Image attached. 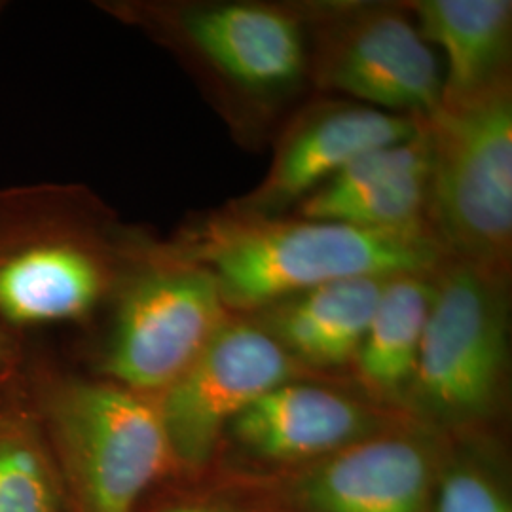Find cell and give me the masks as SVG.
I'll return each instance as SVG.
<instances>
[{
    "label": "cell",
    "instance_id": "6da1fadb",
    "mask_svg": "<svg viewBox=\"0 0 512 512\" xmlns=\"http://www.w3.org/2000/svg\"><path fill=\"white\" fill-rule=\"evenodd\" d=\"M171 260L213 275L226 308L251 315L351 277L433 274L446 258L429 232H380L327 220H285L226 209L152 243Z\"/></svg>",
    "mask_w": 512,
    "mask_h": 512
},
{
    "label": "cell",
    "instance_id": "7a4b0ae2",
    "mask_svg": "<svg viewBox=\"0 0 512 512\" xmlns=\"http://www.w3.org/2000/svg\"><path fill=\"white\" fill-rule=\"evenodd\" d=\"M71 512H137L175 473L158 397L101 376H25Z\"/></svg>",
    "mask_w": 512,
    "mask_h": 512
},
{
    "label": "cell",
    "instance_id": "3957f363",
    "mask_svg": "<svg viewBox=\"0 0 512 512\" xmlns=\"http://www.w3.org/2000/svg\"><path fill=\"white\" fill-rule=\"evenodd\" d=\"M404 414L439 435L473 433L503 401L509 277L444 258Z\"/></svg>",
    "mask_w": 512,
    "mask_h": 512
},
{
    "label": "cell",
    "instance_id": "277c9868",
    "mask_svg": "<svg viewBox=\"0 0 512 512\" xmlns=\"http://www.w3.org/2000/svg\"><path fill=\"white\" fill-rule=\"evenodd\" d=\"M431 152L427 226L446 258L511 274L512 86L440 103L423 120Z\"/></svg>",
    "mask_w": 512,
    "mask_h": 512
},
{
    "label": "cell",
    "instance_id": "5b68a950",
    "mask_svg": "<svg viewBox=\"0 0 512 512\" xmlns=\"http://www.w3.org/2000/svg\"><path fill=\"white\" fill-rule=\"evenodd\" d=\"M114 313L99 359L101 378L158 397L230 319L213 275L129 243L128 268L114 293Z\"/></svg>",
    "mask_w": 512,
    "mask_h": 512
},
{
    "label": "cell",
    "instance_id": "8992f818",
    "mask_svg": "<svg viewBox=\"0 0 512 512\" xmlns=\"http://www.w3.org/2000/svg\"><path fill=\"white\" fill-rule=\"evenodd\" d=\"M103 10L249 99L285 97L308 78L298 10L264 2H105Z\"/></svg>",
    "mask_w": 512,
    "mask_h": 512
},
{
    "label": "cell",
    "instance_id": "52a82bcc",
    "mask_svg": "<svg viewBox=\"0 0 512 512\" xmlns=\"http://www.w3.org/2000/svg\"><path fill=\"white\" fill-rule=\"evenodd\" d=\"M311 12L308 78L319 90L421 122L439 109V59L404 6L336 4Z\"/></svg>",
    "mask_w": 512,
    "mask_h": 512
},
{
    "label": "cell",
    "instance_id": "ba28073f",
    "mask_svg": "<svg viewBox=\"0 0 512 512\" xmlns=\"http://www.w3.org/2000/svg\"><path fill=\"white\" fill-rule=\"evenodd\" d=\"M304 368L245 315H230L194 363L158 395L173 469H207L230 423L277 385L304 378Z\"/></svg>",
    "mask_w": 512,
    "mask_h": 512
},
{
    "label": "cell",
    "instance_id": "9c48e42d",
    "mask_svg": "<svg viewBox=\"0 0 512 512\" xmlns=\"http://www.w3.org/2000/svg\"><path fill=\"white\" fill-rule=\"evenodd\" d=\"M99 209L55 224L0 256V325L18 330L78 323L112 296L129 243L105 238Z\"/></svg>",
    "mask_w": 512,
    "mask_h": 512
},
{
    "label": "cell",
    "instance_id": "30bf717a",
    "mask_svg": "<svg viewBox=\"0 0 512 512\" xmlns=\"http://www.w3.org/2000/svg\"><path fill=\"white\" fill-rule=\"evenodd\" d=\"M444 435L404 416L311 465L281 473L296 512H431Z\"/></svg>",
    "mask_w": 512,
    "mask_h": 512
},
{
    "label": "cell",
    "instance_id": "8fae6325",
    "mask_svg": "<svg viewBox=\"0 0 512 512\" xmlns=\"http://www.w3.org/2000/svg\"><path fill=\"white\" fill-rule=\"evenodd\" d=\"M404 418L340 389L293 380L249 404L230 423L222 446L281 473L368 439Z\"/></svg>",
    "mask_w": 512,
    "mask_h": 512
},
{
    "label": "cell",
    "instance_id": "7c38bea8",
    "mask_svg": "<svg viewBox=\"0 0 512 512\" xmlns=\"http://www.w3.org/2000/svg\"><path fill=\"white\" fill-rule=\"evenodd\" d=\"M420 129L421 120L359 103L317 105L283 133L266 179L232 209L277 217L289 205L304 202L361 154L406 141Z\"/></svg>",
    "mask_w": 512,
    "mask_h": 512
},
{
    "label": "cell",
    "instance_id": "4fadbf2b",
    "mask_svg": "<svg viewBox=\"0 0 512 512\" xmlns=\"http://www.w3.org/2000/svg\"><path fill=\"white\" fill-rule=\"evenodd\" d=\"M429 169L431 152L421 122L418 135L368 150L319 186L300 202V219L380 232H429Z\"/></svg>",
    "mask_w": 512,
    "mask_h": 512
},
{
    "label": "cell",
    "instance_id": "5bb4252c",
    "mask_svg": "<svg viewBox=\"0 0 512 512\" xmlns=\"http://www.w3.org/2000/svg\"><path fill=\"white\" fill-rule=\"evenodd\" d=\"M389 277H351L287 296L249 317L304 370L353 365Z\"/></svg>",
    "mask_w": 512,
    "mask_h": 512
},
{
    "label": "cell",
    "instance_id": "9a60e30c",
    "mask_svg": "<svg viewBox=\"0 0 512 512\" xmlns=\"http://www.w3.org/2000/svg\"><path fill=\"white\" fill-rule=\"evenodd\" d=\"M421 37L446 57L440 103H458L511 80V0L406 4Z\"/></svg>",
    "mask_w": 512,
    "mask_h": 512
},
{
    "label": "cell",
    "instance_id": "2e32d148",
    "mask_svg": "<svg viewBox=\"0 0 512 512\" xmlns=\"http://www.w3.org/2000/svg\"><path fill=\"white\" fill-rule=\"evenodd\" d=\"M433 274L393 275L385 281L351 365L370 403L403 416L435 296Z\"/></svg>",
    "mask_w": 512,
    "mask_h": 512
},
{
    "label": "cell",
    "instance_id": "e0dca14e",
    "mask_svg": "<svg viewBox=\"0 0 512 512\" xmlns=\"http://www.w3.org/2000/svg\"><path fill=\"white\" fill-rule=\"evenodd\" d=\"M0 512H71L25 374L0 404Z\"/></svg>",
    "mask_w": 512,
    "mask_h": 512
},
{
    "label": "cell",
    "instance_id": "ac0fdd59",
    "mask_svg": "<svg viewBox=\"0 0 512 512\" xmlns=\"http://www.w3.org/2000/svg\"><path fill=\"white\" fill-rule=\"evenodd\" d=\"M90 192L73 184L0 188V256L55 224L97 211Z\"/></svg>",
    "mask_w": 512,
    "mask_h": 512
},
{
    "label": "cell",
    "instance_id": "d6986e66",
    "mask_svg": "<svg viewBox=\"0 0 512 512\" xmlns=\"http://www.w3.org/2000/svg\"><path fill=\"white\" fill-rule=\"evenodd\" d=\"M431 512H512L511 495L488 461L446 450Z\"/></svg>",
    "mask_w": 512,
    "mask_h": 512
},
{
    "label": "cell",
    "instance_id": "ffe728a7",
    "mask_svg": "<svg viewBox=\"0 0 512 512\" xmlns=\"http://www.w3.org/2000/svg\"><path fill=\"white\" fill-rule=\"evenodd\" d=\"M23 372V349L18 334L0 325V378Z\"/></svg>",
    "mask_w": 512,
    "mask_h": 512
},
{
    "label": "cell",
    "instance_id": "44dd1931",
    "mask_svg": "<svg viewBox=\"0 0 512 512\" xmlns=\"http://www.w3.org/2000/svg\"><path fill=\"white\" fill-rule=\"evenodd\" d=\"M158 512H251L234 509V507H222V505H207V503H173L162 507Z\"/></svg>",
    "mask_w": 512,
    "mask_h": 512
},
{
    "label": "cell",
    "instance_id": "7402d4cb",
    "mask_svg": "<svg viewBox=\"0 0 512 512\" xmlns=\"http://www.w3.org/2000/svg\"><path fill=\"white\" fill-rule=\"evenodd\" d=\"M21 374H23V372H19L16 376H4V378H0V404L8 399V395L12 393V389L18 384Z\"/></svg>",
    "mask_w": 512,
    "mask_h": 512
},
{
    "label": "cell",
    "instance_id": "603a6c76",
    "mask_svg": "<svg viewBox=\"0 0 512 512\" xmlns=\"http://www.w3.org/2000/svg\"><path fill=\"white\" fill-rule=\"evenodd\" d=\"M4 10H6V2H0V16L4 14Z\"/></svg>",
    "mask_w": 512,
    "mask_h": 512
}]
</instances>
